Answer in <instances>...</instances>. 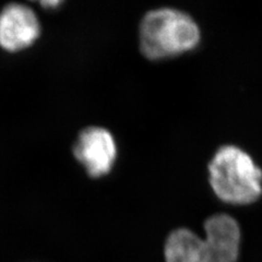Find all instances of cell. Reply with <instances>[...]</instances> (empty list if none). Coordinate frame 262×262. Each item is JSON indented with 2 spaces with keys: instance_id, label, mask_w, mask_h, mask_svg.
Here are the masks:
<instances>
[{
  "instance_id": "7a4b0ae2",
  "label": "cell",
  "mask_w": 262,
  "mask_h": 262,
  "mask_svg": "<svg viewBox=\"0 0 262 262\" xmlns=\"http://www.w3.org/2000/svg\"><path fill=\"white\" fill-rule=\"evenodd\" d=\"M199 42L198 24L189 14L174 8L151 10L140 23V49L149 59L183 54Z\"/></svg>"
},
{
  "instance_id": "8992f818",
  "label": "cell",
  "mask_w": 262,
  "mask_h": 262,
  "mask_svg": "<svg viewBox=\"0 0 262 262\" xmlns=\"http://www.w3.org/2000/svg\"><path fill=\"white\" fill-rule=\"evenodd\" d=\"M60 3L59 2H43L42 3V6H45V7H55V6H58Z\"/></svg>"
},
{
  "instance_id": "6da1fadb",
  "label": "cell",
  "mask_w": 262,
  "mask_h": 262,
  "mask_svg": "<svg viewBox=\"0 0 262 262\" xmlns=\"http://www.w3.org/2000/svg\"><path fill=\"white\" fill-rule=\"evenodd\" d=\"M204 237L179 227L170 232L164 245L165 262H237L241 249V227L225 213L207 219Z\"/></svg>"
},
{
  "instance_id": "3957f363",
  "label": "cell",
  "mask_w": 262,
  "mask_h": 262,
  "mask_svg": "<svg viewBox=\"0 0 262 262\" xmlns=\"http://www.w3.org/2000/svg\"><path fill=\"white\" fill-rule=\"evenodd\" d=\"M210 184L219 198L231 204H249L262 193V169L236 145L221 146L209 164Z\"/></svg>"
},
{
  "instance_id": "5b68a950",
  "label": "cell",
  "mask_w": 262,
  "mask_h": 262,
  "mask_svg": "<svg viewBox=\"0 0 262 262\" xmlns=\"http://www.w3.org/2000/svg\"><path fill=\"white\" fill-rule=\"evenodd\" d=\"M40 35L35 11L27 5L12 3L0 10V48L18 53L29 48Z\"/></svg>"
},
{
  "instance_id": "277c9868",
  "label": "cell",
  "mask_w": 262,
  "mask_h": 262,
  "mask_svg": "<svg viewBox=\"0 0 262 262\" xmlns=\"http://www.w3.org/2000/svg\"><path fill=\"white\" fill-rule=\"evenodd\" d=\"M73 154L92 177H101L112 170L117 155L113 135L102 127H89L79 134Z\"/></svg>"
}]
</instances>
